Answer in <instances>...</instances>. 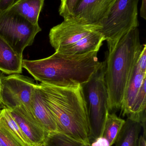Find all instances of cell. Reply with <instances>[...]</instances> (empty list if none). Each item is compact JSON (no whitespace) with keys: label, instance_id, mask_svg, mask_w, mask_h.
Instances as JSON below:
<instances>
[{"label":"cell","instance_id":"obj_8","mask_svg":"<svg viewBox=\"0 0 146 146\" xmlns=\"http://www.w3.org/2000/svg\"><path fill=\"white\" fill-rule=\"evenodd\" d=\"M97 30L96 27L82 25L72 19H64L51 29L50 43L55 51H58L75 43Z\"/></svg>","mask_w":146,"mask_h":146},{"label":"cell","instance_id":"obj_10","mask_svg":"<svg viewBox=\"0 0 146 146\" xmlns=\"http://www.w3.org/2000/svg\"><path fill=\"white\" fill-rule=\"evenodd\" d=\"M21 131L33 146L45 142L47 133L39 124L33 115L23 106L9 110Z\"/></svg>","mask_w":146,"mask_h":146},{"label":"cell","instance_id":"obj_16","mask_svg":"<svg viewBox=\"0 0 146 146\" xmlns=\"http://www.w3.org/2000/svg\"><path fill=\"white\" fill-rule=\"evenodd\" d=\"M142 127L141 123L127 118L116 141L115 146H137Z\"/></svg>","mask_w":146,"mask_h":146},{"label":"cell","instance_id":"obj_28","mask_svg":"<svg viewBox=\"0 0 146 146\" xmlns=\"http://www.w3.org/2000/svg\"><path fill=\"white\" fill-rule=\"evenodd\" d=\"M1 72H1V71H0V92H1V77H2L3 76L2 74H1Z\"/></svg>","mask_w":146,"mask_h":146},{"label":"cell","instance_id":"obj_17","mask_svg":"<svg viewBox=\"0 0 146 146\" xmlns=\"http://www.w3.org/2000/svg\"><path fill=\"white\" fill-rule=\"evenodd\" d=\"M125 123V120L120 118L114 112L107 111L99 136L105 138L110 146L113 145Z\"/></svg>","mask_w":146,"mask_h":146},{"label":"cell","instance_id":"obj_5","mask_svg":"<svg viewBox=\"0 0 146 146\" xmlns=\"http://www.w3.org/2000/svg\"><path fill=\"white\" fill-rule=\"evenodd\" d=\"M106 61L100 65L88 82L82 86L87 104L93 140L100 136L108 111V94L105 81Z\"/></svg>","mask_w":146,"mask_h":146},{"label":"cell","instance_id":"obj_13","mask_svg":"<svg viewBox=\"0 0 146 146\" xmlns=\"http://www.w3.org/2000/svg\"><path fill=\"white\" fill-rule=\"evenodd\" d=\"M31 107L35 119L47 134L58 132L54 118L42 100L37 84L32 98Z\"/></svg>","mask_w":146,"mask_h":146},{"label":"cell","instance_id":"obj_23","mask_svg":"<svg viewBox=\"0 0 146 146\" xmlns=\"http://www.w3.org/2000/svg\"><path fill=\"white\" fill-rule=\"evenodd\" d=\"M90 145L91 146H110L109 141L102 136L94 139L92 143H91Z\"/></svg>","mask_w":146,"mask_h":146},{"label":"cell","instance_id":"obj_7","mask_svg":"<svg viewBox=\"0 0 146 146\" xmlns=\"http://www.w3.org/2000/svg\"><path fill=\"white\" fill-rule=\"evenodd\" d=\"M36 85L32 80L19 74L3 76L1 80V103L9 110L24 106L33 115L31 102Z\"/></svg>","mask_w":146,"mask_h":146},{"label":"cell","instance_id":"obj_19","mask_svg":"<svg viewBox=\"0 0 146 146\" xmlns=\"http://www.w3.org/2000/svg\"><path fill=\"white\" fill-rule=\"evenodd\" d=\"M0 120L6 125L11 133L24 145L33 146L12 116L9 109L4 107L0 110Z\"/></svg>","mask_w":146,"mask_h":146},{"label":"cell","instance_id":"obj_14","mask_svg":"<svg viewBox=\"0 0 146 146\" xmlns=\"http://www.w3.org/2000/svg\"><path fill=\"white\" fill-rule=\"evenodd\" d=\"M22 56L16 54L10 45L0 37V71L8 74L22 72Z\"/></svg>","mask_w":146,"mask_h":146},{"label":"cell","instance_id":"obj_3","mask_svg":"<svg viewBox=\"0 0 146 146\" xmlns=\"http://www.w3.org/2000/svg\"><path fill=\"white\" fill-rule=\"evenodd\" d=\"M145 45L141 43L138 27L123 36L114 50L108 53L105 81L109 112L121 110L131 73Z\"/></svg>","mask_w":146,"mask_h":146},{"label":"cell","instance_id":"obj_20","mask_svg":"<svg viewBox=\"0 0 146 146\" xmlns=\"http://www.w3.org/2000/svg\"><path fill=\"white\" fill-rule=\"evenodd\" d=\"M45 143L48 146H91L59 132L47 134Z\"/></svg>","mask_w":146,"mask_h":146},{"label":"cell","instance_id":"obj_24","mask_svg":"<svg viewBox=\"0 0 146 146\" xmlns=\"http://www.w3.org/2000/svg\"><path fill=\"white\" fill-rule=\"evenodd\" d=\"M16 0H0V12L10 7Z\"/></svg>","mask_w":146,"mask_h":146},{"label":"cell","instance_id":"obj_21","mask_svg":"<svg viewBox=\"0 0 146 146\" xmlns=\"http://www.w3.org/2000/svg\"><path fill=\"white\" fill-rule=\"evenodd\" d=\"M0 146H25L0 120Z\"/></svg>","mask_w":146,"mask_h":146},{"label":"cell","instance_id":"obj_25","mask_svg":"<svg viewBox=\"0 0 146 146\" xmlns=\"http://www.w3.org/2000/svg\"><path fill=\"white\" fill-rule=\"evenodd\" d=\"M140 15L141 18L146 19V0H142L140 9Z\"/></svg>","mask_w":146,"mask_h":146},{"label":"cell","instance_id":"obj_15","mask_svg":"<svg viewBox=\"0 0 146 146\" xmlns=\"http://www.w3.org/2000/svg\"><path fill=\"white\" fill-rule=\"evenodd\" d=\"M45 0H16L8 9H12L33 25H38L39 14Z\"/></svg>","mask_w":146,"mask_h":146},{"label":"cell","instance_id":"obj_2","mask_svg":"<svg viewBox=\"0 0 146 146\" xmlns=\"http://www.w3.org/2000/svg\"><path fill=\"white\" fill-rule=\"evenodd\" d=\"M98 52L69 55L55 52L44 59L23 60L22 68L42 84L61 87L83 86L100 65Z\"/></svg>","mask_w":146,"mask_h":146},{"label":"cell","instance_id":"obj_12","mask_svg":"<svg viewBox=\"0 0 146 146\" xmlns=\"http://www.w3.org/2000/svg\"><path fill=\"white\" fill-rule=\"evenodd\" d=\"M104 41L103 35L96 31L75 43L55 52L69 55H79L93 51L98 52Z\"/></svg>","mask_w":146,"mask_h":146},{"label":"cell","instance_id":"obj_9","mask_svg":"<svg viewBox=\"0 0 146 146\" xmlns=\"http://www.w3.org/2000/svg\"><path fill=\"white\" fill-rule=\"evenodd\" d=\"M116 1L81 0L70 19L82 25L96 27L97 30Z\"/></svg>","mask_w":146,"mask_h":146},{"label":"cell","instance_id":"obj_4","mask_svg":"<svg viewBox=\"0 0 146 146\" xmlns=\"http://www.w3.org/2000/svg\"><path fill=\"white\" fill-rule=\"evenodd\" d=\"M139 0H116L106 19L97 31L104 37L109 52L114 50L123 36L139 25L138 3Z\"/></svg>","mask_w":146,"mask_h":146},{"label":"cell","instance_id":"obj_27","mask_svg":"<svg viewBox=\"0 0 146 146\" xmlns=\"http://www.w3.org/2000/svg\"><path fill=\"white\" fill-rule=\"evenodd\" d=\"M33 146H48L46 145L45 143H42V144H39V145H35Z\"/></svg>","mask_w":146,"mask_h":146},{"label":"cell","instance_id":"obj_11","mask_svg":"<svg viewBox=\"0 0 146 146\" xmlns=\"http://www.w3.org/2000/svg\"><path fill=\"white\" fill-rule=\"evenodd\" d=\"M146 79V69L141 68L137 60L126 88L121 109L123 116L127 117L129 115L135 97Z\"/></svg>","mask_w":146,"mask_h":146},{"label":"cell","instance_id":"obj_1","mask_svg":"<svg viewBox=\"0 0 146 146\" xmlns=\"http://www.w3.org/2000/svg\"><path fill=\"white\" fill-rule=\"evenodd\" d=\"M37 86L58 132L85 144H91V131L82 86L61 87L42 83Z\"/></svg>","mask_w":146,"mask_h":146},{"label":"cell","instance_id":"obj_26","mask_svg":"<svg viewBox=\"0 0 146 146\" xmlns=\"http://www.w3.org/2000/svg\"><path fill=\"white\" fill-rule=\"evenodd\" d=\"M137 146H146L145 135H143L140 136Z\"/></svg>","mask_w":146,"mask_h":146},{"label":"cell","instance_id":"obj_18","mask_svg":"<svg viewBox=\"0 0 146 146\" xmlns=\"http://www.w3.org/2000/svg\"><path fill=\"white\" fill-rule=\"evenodd\" d=\"M146 79L137 94L127 118L141 123L146 119Z\"/></svg>","mask_w":146,"mask_h":146},{"label":"cell","instance_id":"obj_22","mask_svg":"<svg viewBox=\"0 0 146 146\" xmlns=\"http://www.w3.org/2000/svg\"><path fill=\"white\" fill-rule=\"evenodd\" d=\"M81 0H61L59 9V14L64 19H70Z\"/></svg>","mask_w":146,"mask_h":146},{"label":"cell","instance_id":"obj_6","mask_svg":"<svg viewBox=\"0 0 146 146\" xmlns=\"http://www.w3.org/2000/svg\"><path fill=\"white\" fill-rule=\"evenodd\" d=\"M42 29L10 9L0 12V37L20 56Z\"/></svg>","mask_w":146,"mask_h":146},{"label":"cell","instance_id":"obj_29","mask_svg":"<svg viewBox=\"0 0 146 146\" xmlns=\"http://www.w3.org/2000/svg\"><path fill=\"white\" fill-rule=\"evenodd\" d=\"M1 100H0V105H1Z\"/></svg>","mask_w":146,"mask_h":146}]
</instances>
